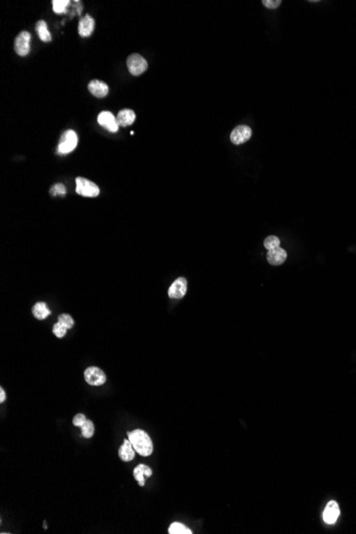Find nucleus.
<instances>
[{"instance_id":"3","label":"nucleus","mask_w":356,"mask_h":534,"mask_svg":"<svg viewBox=\"0 0 356 534\" xmlns=\"http://www.w3.org/2000/svg\"><path fill=\"white\" fill-rule=\"evenodd\" d=\"M147 61L139 53H132L127 59V67L133 76L143 74L147 69Z\"/></svg>"},{"instance_id":"18","label":"nucleus","mask_w":356,"mask_h":534,"mask_svg":"<svg viewBox=\"0 0 356 534\" xmlns=\"http://www.w3.org/2000/svg\"><path fill=\"white\" fill-rule=\"evenodd\" d=\"M36 32L37 34H39V37L41 39V41L43 42H50L51 41V33L49 32V30H48V27H47V24L45 20H39L36 23Z\"/></svg>"},{"instance_id":"21","label":"nucleus","mask_w":356,"mask_h":534,"mask_svg":"<svg viewBox=\"0 0 356 534\" xmlns=\"http://www.w3.org/2000/svg\"><path fill=\"white\" fill-rule=\"evenodd\" d=\"M94 432H95L94 423L92 422L91 420H87V422H85L83 426L81 427L82 436L84 438H91L94 435Z\"/></svg>"},{"instance_id":"27","label":"nucleus","mask_w":356,"mask_h":534,"mask_svg":"<svg viewBox=\"0 0 356 534\" xmlns=\"http://www.w3.org/2000/svg\"><path fill=\"white\" fill-rule=\"evenodd\" d=\"M282 1L280 0H263L262 4L268 9H276L278 8Z\"/></svg>"},{"instance_id":"22","label":"nucleus","mask_w":356,"mask_h":534,"mask_svg":"<svg viewBox=\"0 0 356 534\" xmlns=\"http://www.w3.org/2000/svg\"><path fill=\"white\" fill-rule=\"evenodd\" d=\"M279 244H280V241L279 239L277 237L275 236H269L266 238L265 242H263V245H265V248L269 250H274V249H277L279 248Z\"/></svg>"},{"instance_id":"12","label":"nucleus","mask_w":356,"mask_h":534,"mask_svg":"<svg viewBox=\"0 0 356 534\" xmlns=\"http://www.w3.org/2000/svg\"><path fill=\"white\" fill-rule=\"evenodd\" d=\"M94 27H95L94 19L92 18L90 15H85L84 17H82L79 21V25H78L79 34L82 37L90 36L92 33H93Z\"/></svg>"},{"instance_id":"26","label":"nucleus","mask_w":356,"mask_h":534,"mask_svg":"<svg viewBox=\"0 0 356 534\" xmlns=\"http://www.w3.org/2000/svg\"><path fill=\"white\" fill-rule=\"evenodd\" d=\"M87 420H88V419L85 418V416L83 415V414H77V415L75 416L74 419H73V424H74V426H76V427L81 428L83 424L87 422Z\"/></svg>"},{"instance_id":"7","label":"nucleus","mask_w":356,"mask_h":534,"mask_svg":"<svg viewBox=\"0 0 356 534\" xmlns=\"http://www.w3.org/2000/svg\"><path fill=\"white\" fill-rule=\"evenodd\" d=\"M252 137V129L247 125L237 126L230 134V141L236 145L245 143Z\"/></svg>"},{"instance_id":"23","label":"nucleus","mask_w":356,"mask_h":534,"mask_svg":"<svg viewBox=\"0 0 356 534\" xmlns=\"http://www.w3.org/2000/svg\"><path fill=\"white\" fill-rule=\"evenodd\" d=\"M58 322H60L61 324H63L64 326H66L67 330L72 329L75 322H74V319L71 317V316L67 315V314H62L59 316L58 318Z\"/></svg>"},{"instance_id":"4","label":"nucleus","mask_w":356,"mask_h":534,"mask_svg":"<svg viewBox=\"0 0 356 534\" xmlns=\"http://www.w3.org/2000/svg\"><path fill=\"white\" fill-rule=\"evenodd\" d=\"M76 192L85 198H96L99 194V188L94 183L82 177L76 178Z\"/></svg>"},{"instance_id":"9","label":"nucleus","mask_w":356,"mask_h":534,"mask_svg":"<svg viewBox=\"0 0 356 534\" xmlns=\"http://www.w3.org/2000/svg\"><path fill=\"white\" fill-rule=\"evenodd\" d=\"M339 515H340V509L336 501H330L325 506L324 512H323V520L327 525H333L337 521Z\"/></svg>"},{"instance_id":"6","label":"nucleus","mask_w":356,"mask_h":534,"mask_svg":"<svg viewBox=\"0 0 356 534\" xmlns=\"http://www.w3.org/2000/svg\"><path fill=\"white\" fill-rule=\"evenodd\" d=\"M30 41H31V34L28 31H21L20 33L16 36L14 42V49L18 56L25 57L29 53Z\"/></svg>"},{"instance_id":"11","label":"nucleus","mask_w":356,"mask_h":534,"mask_svg":"<svg viewBox=\"0 0 356 534\" xmlns=\"http://www.w3.org/2000/svg\"><path fill=\"white\" fill-rule=\"evenodd\" d=\"M88 89L92 95H94L98 98L106 97L109 93V86L106 83L101 80H92L88 85Z\"/></svg>"},{"instance_id":"17","label":"nucleus","mask_w":356,"mask_h":534,"mask_svg":"<svg viewBox=\"0 0 356 534\" xmlns=\"http://www.w3.org/2000/svg\"><path fill=\"white\" fill-rule=\"evenodd\" d=\"M50 310L47 307V305L44 302H37L33 308H32V314L34 317L39 320H43L47 318L50 315Z\"/></svg>"},{"instance_id":"1","label":"nucleus","mask_w":356,"mask_h":534,"mask_svg":"<svg viewBox=\"0 0 356 534\" xmlns=\"http://www.w3.org/2000/svg\"><path fill=\"white\" fill-rule=\"evenodd\" d=\"M128 439L130 440L132 447L137 453L142 456H148L153 453L154 445L149 435L141 429L133 430L128 432Z\"/></svg>"},{"instance_id":"19","label":"nucleus","mask_w":356,"mask_h":534,"mask_svg":"<svg viewBox=\"0 0 356 534\" xmlns=\"http://www.w3.org/2000/svg\"><path fill=\"white\" fill-rule=\"evenodd\" d=\"M170 534H191L192 531L180 522H173L169 528Z\"/></svg>"},{"instance_id":"2","label":"nucleus","mask_w":356,"mask_h":534,"mask_svg":"<svg viewBox=\"0 0 356 534\" xmlns=\"http://www.w3.org/2000/svg\"><path fill=\"white\" fill-rule=\"evenodd\" d=\"M78 144L77 134L74 130H66L62 134L60 143L58 145V152L60 155H66L73 151Z\"/></svg>"},{"instance_id":"28","label":"nucleus","mask_w":356,"mask_h":534,"mask_svg":"<svg viewBox=\"0 0 356 534\" xmlns=\"http://www.w3.org/2000/svg\"><path fill=\"white\" fill-rule=\"evenodd\" d=\"M5 397H7V396H5V392H4L3 388L1 387V388H0V403H3V402H4Z\"/></svg>"},{"instance_id":"8","label":"nucleus","mask_w":356,"mask_h":534,"mask_svg":"<svg viewBox=\"0 0 356 534\" xmlns=\"http://www.w3.org/2000/svg\"><path fill=\"white\" fill-rule=\"evenodd\" d=\"M97 121H98L100 126L106 128L107 130H109L111 133H116L118 130V127H120L116 117L109 111L100 112L98 117H97Z\"/></svg>"},{"instance_id":"5","label":"nucleus","mask_w":356,"mask_h":534,"mask_svg":"<svg viewBox=\"0 0 356 534\" xmlns=\"http://www.w3.org/2000/svg\"><path fill=\"white\" fill-rule=\"evenodd\" d=\"M84 379L91 386H101L106 383L105 372L98 367H89L84 371Z\"/></svg>"},{"instance_id":"25","label":"nucleus","mask_w":356,"mask_h":534,"mask_svg":"<svg viewBox=\"0 0 356 534\" xmlns=\"http://www.w3.org/2000/svg\"><path fill=\"white\" fill-rule=\"evenodd\" d=\"M49 191H50V194L53 195V196L64 195L66 193V189H65V187L63 186L62 184H57L49 190Z\"/></svg>"},{"instance_id":"15","label":"nucleus","mask_w":356,"mask_h":534,"mask_svg":"<svg viewBox=\"0 0 356 534\" xmlns=\"http://www.w3.org/2000/svg\"><path fill=\"white\" fill-rule=\"evenodd\" d=\"M117 123L122 127L130 126L132 123L136 121V113H134L130 109H124L117 113Z\"/></svg>"},{"instance_id":"16","label":"nucleus","mask_w":356,"mask_h":534,"mask_svg":"<svg viewBox=\"0 0 356 534\" xmlns=\"http://www.w3.org/2000/svg\"><path fill=\"white\" fill-rule=\"evenodd\" d=\"M153 475V470L144 464H140L133 469V477L138 481L140 486L145 485V477H150Z\"/></svg>"},{"instance_id":"10","label":"nucleus","mask_w":356,"mask_h":534,"mask_svg":"<svg viewBox=\"0 0 356 534\" xmlns=\"http://www.w3.org/2000/svg\"><path fill=\"white\" fill-rule=\"evenodd\" d=\"M187 293V280L185 277H178V279L171 285L169 288L168 294L171 299H181Z\"/></svg>"},{"instance_id":"20","label":"nucleus","mask_w":356,"mask_h":534,"mask_svg":"<svg viewBox=\"0 0 356 534\" xmlns=\"http://www.w3.org/2000/svg\"><path fill=\"white\" fill-rule=\"evenodd\" d=\"M68 5V0H53L52 1V9L57 14H62L65 12Z\"/></svg>"},{"instance_id":"24","label":"nucleus","mask_w":356,"mask_h":534,"mask_svg":"<svg viewBox=\"0 0 356 534\" xmlns=\"http://www.w3.org/2000/svg\"><path fill=\"white\" fill-rule=\"evenodd\" d=\"M52 332H53V334H55L58 337V338H63V337L66 335L67 328H66V326H64L63 324H61L60 322H58V323H56L55 325H53Z\"/></svg>"},{"instance_id":"13","label":"nucleus","mask_w":356,"mask_h":534,"mask_svg":"<svg viewBox=\"0 0 356 534\" xmlns=\"http://www.w3.org/2000/svg\"><path fill=\"white\" fill-rule=\"evenodd\" d=\"M267 259L269 264H271L272 266H279L284 264L285 260L287 259V252L280 247L271 250L267 254Z\"/></svg>"},{"instance_id":"14","label":"nucleus","mask_w":356,"mask_h":534,"mask_svg":"<svg viewBox=\"0 0 356 534\" xmlns=\"http://www.w3.org/2000/svg\"><path fill=\"white\" fill-rule=\"evenodd\" d=\"M118 456L121 457V460L124 462H130L136 456V450L132 447L130 440L128 438L124 439V443L121 446V448L118 449Z\"/></svg>"}]
</instances>
